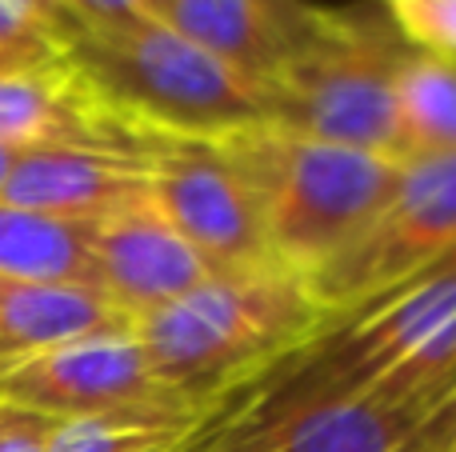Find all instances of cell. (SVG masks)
<instances>
[{
  "label": "cell",
  "instance_id": "cell-1",
  "mask_svg": "<svg viewBox=\"0 0 456 452\" xmlns=\"http://www.w3.org/2000/svg\"><path fill=\"white\" fill-rule=\"evenodd\" d=\"M61 61L133 133L221 141L268 125L265 88L160 20L93 28L61 8Z\"/></svg>",
  "mask_w": 456,
  "mask_h": 452
},
{
  "label": "cell",
  "instance_id": "cell-2",
  "mask_svg": "<svg viewBox=\"0 0 456 452\" xmlns=\"http://www.w3.org/2000/svg\"><path fill=\"white\" fill-rule=\"evenodd\" d=\"M329 312L289 269L213 272L173 304L133 320L157 376L184 400L213 408L228 384L260 373L268 357L324 333Z\"/></svg>",
  "mask_w": 456,
  "mask_h": 452
},
{
  "label": "cell",
  "instance_id": "cell-3",
  "mask_svg": "<svg viewBox=\"0 0 456 452\" xmlns=\"http://www.w3.org/2000/svg\"><path fill=\"white\" fill-rule=\"evenodd\" d=\"M248 181L265 224L268 256L297 277H313L388 200L401 160L324 144L252 125L213 141Z\"/></svg>",
  "mask_w": 456,
  "mask_h": 452
},
{
  "label": "cell",
  "instance_id": "cell-4",
  "mask_svg": "<svg viewBox=\"0 0 456 452\" xmlns=\"http://www.w3.org/2000/svg\"><path fill=\"white\" fill-rule=\"evenodd\" d=\"M409 52L388 16L321 8L308 36L265 80L268 125L401 160L396 77Z\"/></svg>",
  "mask_w": 456,
  "mask_h": 452
},
{
  "label": "cell",
  "instance_id": "cell-5",
  "mask_svg": "<svg viewBox=\"0 0 456 452\" xmlns=\"http://www.w3.org/2000/svg\"><path fill=\"white\" fill-rule=\"evenodd\" d=\"M456 261V152L401 160L380 213L305 280L329 320Z\"/></svg>",
  "mask_w": 456,
  "mask_h": 452
},
{
  "label": "cell",
  "instance_id": "cell-6",
  "mask_svg": "<svg viewBox=\"0 0 456 452\" xmlns=\"http://www.w3.org/2000/svg\"><path fill=\"white\" fill-rule=\"evenodd\" d=\"M0 400L48 421L149 416V421L200 424V416L208 413L160 381L133 325L80 336L61 349L4 365Z\"/></svg>",
  "mask_w": 456,
  "mask_h": 452
},
{
  "label": "cell",
  "instance_id": "cell-7",
  "mask_svg": "<svg viewBox=\"0 0 456 452\" xmlns=\"http://www.w3.org/2000/svg\"><path fill=\"white\" fill-rule=\"evenodd\" d=\"M152 200L181 237L213 264V272H244L276 264L248 181L213 141L149 136ZM281 269V264H276Z\"/></svg>",
  "mask_w": 456,
  "mask_h": 452
},
{
  "label": "cell",
  "instance_id": "cell-8",
  "mask_svg": "<svg viewBox=\"0 0 456 452\" xmlns=\"http://www.w3.org/2000/svg\"><path fill=\"white\" fill-rule=\"evenodd\" d=\"M93 256L101 293L128 320L165 309L213 277V264L160 213L152 192L93 224Z\"/></svg>",
  "mask_w": 456,
  "mask_h": 452
},
{
  "label": "cell",
  "instance_id": "cell-9",
  "mask_svg": "<svg viewBox=\"0 0 456 452\" xmlns=\"http://www.w3.org/2000/svg\"><path fill=\"white\" fill-rule=\"evenodd\" d=\"M152 192L149 152L24 149L12 157L0 200L56 221L96 224Z\"/></svg>",
  "mask_w": 456,
  "mask_h": 452
},
{
  "label": "cell",
  "instance_id": "cell-10",
  "mask_svg": "<svg viewBox=\"0 0 456 452\" xmlns=\"http://www.w3.org/2000/svg\"><path fill=\"white\" fill-rule=\"evenodd\" d=\"M0 149H117L144 152L149 136L112 117L69 64L0 72Z\"/></svg>",
  "mask_w": 456,
  "mask_h": 452
},
{
  "label": "cell",
  "instance_id": "cell-11",
  "mask_svg": "<svg viewBox=\"0 0 456 452\" xmlns=\"http://www.w3.org/2000/svg\"><path fill=\"white\" fill-rule=\"evenodd\" d=\"M321 4L308 0H160L157 20L240 69L260 88L308 36Z\"/></svg>",
  "mask_w": 456,
  "mask_h": 452
},
{
  "label": "cell",
  "instance_id": "cell-12",
  "mask_svg": "<svg viewBox=\"0 0 456 452\" xmlns=\"http://www.w3.org/2000/svg\"><path fill=\"white\" fill-rule=\"evenodd\" d=\"M133 320L88 285L0 277V368Z\"/></svg>",
  "mask_w": 456,
  "mask_h": 452
},
{
  "label": "cell",
  "instance_id": "cell-13",
  "mask_svg": "<svg viewBox=\"0 0 456 452\" xmlns=\"http://www.w3.org/2000/svg\"><path fill=\"white\" fill-rule=\"evenodd\" d=\"M0 277L101 288L93 224L56 221L0 200Z\"/></svg>",
  "mask_w": 456,
  "mask_h": 452
},
{
  "label": "cell",
  "instance_id": "cell-14",
  "mask_svg": "<svg viewBox=\"0 0 456 452\" xmlns=\"http://www.w3.org/2000/svg\"><path fill=\"white\" fill-rule=\"evenodd\" d=\"M401 160L456 152V64L412 48L396 77Z\"/></svg>",
  "mask_w": 456,
  "mask_h": 452
},
{
  "label": "cell",
  "instance_id": "cell-15",
  "mask_svg": "<svg viewBox=\"0 0 456 452\" xmlns=\"http://www.w3.org/2000/svg\"><path fill=\"white\" fill-rule=\"evenodd\" d=\"M197 429L200 424L149 416H77L45 424V452H176Z\"/></svg>",
  "mask_w": 456,
  "mask_h": 452
},
{
  "label": "cell",
  "instance_id": "cell-16",
  "mask_svg": "<svg viewBox=\"0 0 456 452\" xmlns=\"http://www.w3.org/2000/svg\"><path fill=\"white\" fill-rule=\"evenodd\" d=\"M61 64V0H0V72Z\"/></svg>",
  "mask_w": 456,
  "mask_h": 452
},
{
  "label": "cell",
  "instance_id": "cell-17",
  "mask_svg": "<svg viewBox=\"0 0 456 452\" xmlns=\"http://www.w3.org/2000/svg\"><path fill=\"white\" fill-rule=\"evenodd\" d=\"M385 16L409 48L456 64V0H385Z\"/></svg>",
  "mask_w": 456,
  "mask_h": 452
},
{
  "label": "cell",
  "instance_id": "cell-18",
  "mask_svg": "<svg viewBox=\"0 0 456 452\" xmlns=\"http://www.w3.org/2000/svg\"><path fill=\"white\" fill-rule=\"evenodd\" d=\"M64 16L93 28H117V24L157 20L160 0H61Z\"/></svg>",
  "mask_w": 456,
  "mask_h": 452
},
{
  "label": "cell",
  "instance_id": "cell-19",
  "mask_svg": "<svg viewBox=\"0 0 456 452\" xmlns=\"http://www.w3.org/2000/svg\"><path fill=\"white\" fill-rule=\"evenodd\" d=\"M45 416L0 400V452H45Z\"/></svg>",
  "mask_w": 456,
  "mask_h": 452
},
{
  "label": "cell",
  "instance_id": "cell-20",
  "mask_svg": "<svg viewBox=\"0 0 456 452\" xmlns=\"http://www.w3.org/2000/svg\"><path fill=\"white\" fill-rule=\"evenodd\" d=\"M417 452H456V400L436 416V424L425 432Z\"/></svg>",
  "mask_w": 456,
  "mask_h": 452
},
{
  "label": "cell",
  "instance_id": "cell-21",
  "mask_svg": "<svg viewBox=\"0 0 456 452\" xmlns=\"http://www.w3.org/2000/svg\"><path fill=\"white\" fill-rule=\"evenodd\" d=\"M12 157H16V152L0 149V189H4V176H8V165H12Z\"/></svg>",
  "mask_w": 456,
  "mask_h": 452
}]
</instances>
